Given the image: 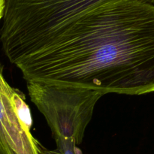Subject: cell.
I'll list each match as a JSON object with an SVG mask.
<instances>
[{"mask_svg":"<svg viewBox=\"0 0 154 154\" xmlns=\"http://www.w3.org/2000/svg\"><path fill=\"white\" fill-rule=\"evenodd\" d=\"M120 0H5L0 41L12 64L35 52L66 24L106 3ZM154 5V0H137Z\"/></svg>","mask_w":154,"mask_h":154,"instance_id":"cell-2","label":"cell"},{"mask_svg":"<svg viewBox=\"0 0 154 154\" xmlns=\"http://www.w3.org/2000/svg\"><path fill=\"white\" fill-rule=\"evenodd\" d=\"M75 154H82V152L78 147H76L75 149Z\"/></svg>","mask_w":154,"mask_h":154,"instance_id":"cell-7","label":"cell"},{"mask_svg":"<svg viewBox=\"0 0 154 154\" xmlns=\"http://www.w3.org/2000/svg\"><path fill=\"white\" fill-rule=\"evenodd\" d=\"M57 149L49 150L39 143L38 150L40 154H75V149L77 144L73 140L58 139L56 140Z\"/></svg>","mask_w":154,"mask_h":154,"instance_id":"cell-5","label":"cell"},{"mask_svg":"<svg viewBox=\"0 0 154 154\" xmlns=\"http://www.w3.org/2000/svg\"><path fill=\"white\" fill-rule=\"evenodd\" d=\"M29 96L43 114L54 139L83 141L95 106L105 94L88 89L26 81Z\"/></svg>","mask_w":154,"mask_h":154,"instance_id":"cell-3","label":"cell"},{"mask_svg":"<svg viewBox=\"0 0 154 154\" xmlns=\"http://www.w3.org/2000/svg\"><path fill=\"white\" fill-rule=\"evenodd\" d=\"M15 66L26 81L103 94L154 92V5L106 3L51 35Z\"/></svg>","mask_w":154,"mask_h":154,"instance_id":"cell-1","label":"cell"},{"mask_svg":"<svg viewBox=\"0 0 154 154\" xmlns=\"http://www.w3.org/2000/svg\"><path fill=\"white\" fill-rule=\"evenodd\" d=\"M16 91L6 81L0 65V154H40L31 127L18 114Z\"/></svg>","mask_w":154,"mask_h":154,"instance_id":"cell-4","label":"cell"},{"mask_svg":"<svg viewBox=\"0 0 154 154\" xmlns=\"http://www.w3.org/2000/svg\"><path fill=\"white\" fill-rule=\"evenodd\" d=\"M5 7V0H0V20H2Z\"/></svg>","mask_w":154,"mask_h":154,"instance_id":"cell-6","label":"cell"}]
</instances>
